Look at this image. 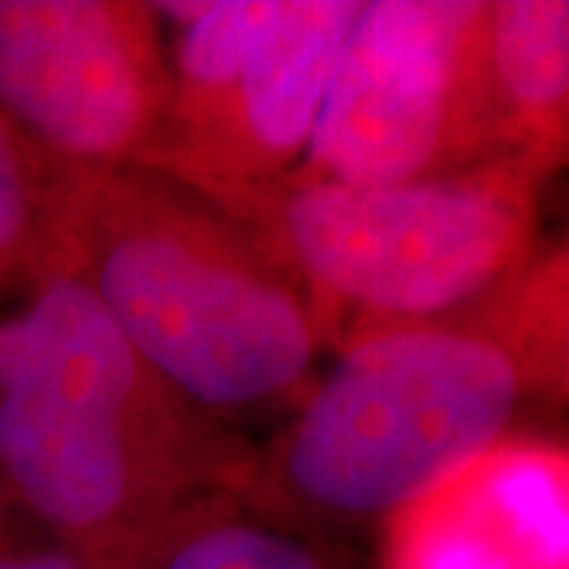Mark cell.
Here are the masks:
<instances>
[{
  "label": "cell",
  "mask_w": 569,
  "mask_h": 569,
  "mask_svg": "<svg viewBox=\"0 0 569 569\" xmlns=\"http://www.w3.org/2000/svg\"><path fill=\"white\" fill-rule=\"evenodd\" d=\"M380 569H569V437L512 430L377 526Z\"/></svg>",
  "instance_id": "obj_8"
},
{
  "label": "cell",
  "mask_w": 569,
  "mask_h": 569,
  "mask_svg": "<svg viewBox=\"0 0 569 569\" xmlns=\"http://www.w3.org/2000/svg\"><path fill=\"white\" fill-rule=\"evenodd\" d=\"M63 257L61 171L0 114V307Z\"/></svg>",
  "instance_id": "obj_11"
},
{
  "label": "cell",
  "mask_w": 569,
  "mask_h": 569,
  "mask_svg": "<svg viewBox=\"0 0 569 569\" xmlns=\"http://www.w3.org/2000/svg\"><path fill=\"white\" fill-rule=\"evenodd\" d=\"M526 284L548 342L557 406H569V241L538 250L526 266Z\"/></svg>",
  "instance_id": "obj_12"
},
{
  "label": "cell",
  "mask_w": 569,
  "mask_h": 569,
  "mask_svg": "<svg viewBox=\"0 0 569 569\" xmlns=\"http://www.w3.org/2000/svg\"><path fill=\"white\" fill-rule=\"evenodd\" d=\"M61 181V263L159 377L231 425L305 396L326 351L320 326L244 224L142 164Z\"/></svg>",
  "instance_id": "obj_3"
},
{
  "label": "cell",
  "mask_w": 569,
  "mask_h": 569,
  "mask_svg": "<svg viewBox=\"0 0 569 569\" xmlns=\"http://www.w3.org/2000/svg\"><path fill=\"white\" fill-rule=\"evenodd\" d=\"M493 159L553 178L569 164V0H490Z\"/></svg>",
  "instance_id": "obj_9"
},
{
  "label": "cell",
  "mask_w": 569,
  "mask_h": 569,
  "mask_svg": "<svg viewBox=\"0 0 569 569\" xmlns=\"http://www.w3.org/2000/svg\"><path fill=\"white\" fill-rule=\"evenodd\" d=\"M361 10L365 0H276L222 92L164 130L142 168L187 183L224 212L295 174Z\"/></svg>",
  "instance_id": "obj_7"
},
{
  "label": "cell",
  "mask_w": 569,
  "mask_h": 569,
  "mask_svg": "<svg viewBox=\"0 0 569 569\" xmlns=\"http://www.w3.org/2000/svg\"><path fill=\"white\" fill-rule=\"evenodd\" d=\"M550 406L548 377L507 282L447 317L389 326L332 367L257 447L253 512L298 526H365L437 485Z\"/></svg>",
  "instance_id": "obj_2"
},
{
  "label": "cell",
  "mask_w": 569,
  "mask_h": 569,
  "mask_svg": "<svg viewBox=\"0 0 569 569\" xmlns=\"http://www.w3.org/2000/svg\"><path fill=\"white\" fill-rule=\"evenodd\" d=\"M114 569H152V567H146L142 560H130V563H121V567H114Z\"/></svg>",
  "instance_id": "obj_14"
},
{
  "label": "cell",
  "mask_w": 569,
  "mask_h": 569,
  "mask_svg": "<svg viewBox=\"0 0 569 569\" xmlns=\"http://www.w3.org/2000/svg\"><path fill=\"white\" fill-rule=\"evenodd\" d=\"M0 569H86L0 481Z\"/></svg>",
  "instance_id": "obj_13"
},
{
  "label": "cell",
  "mask_w": 569,
  "mask_h": 569,
  "mask_svg": "<svg viewBox=\"0 0 569 569\" xmlns=\"http://www.w3.org/2000/svg\"><path fill=\"white\" fill-rule=\"evenodd\" d=\"M548 178L512 159L399 183L305 171L228 216L305 291L326 351L389 326L447 317L509 282L538 253Z\"/></svg>",
  "instance_id": "obj_4"
},
{
  "label": "cell",
  "mask_w": 569,
  "mask_h": 569,
  "mask_svg": "<svg viewBox=\"0 0 569 569\" xmlns=\"http://www.w3.org/2000/svg\"><path fill=\"white\" fill-rule=\"evenodd\" d=\"M488 7L365 0L298 171L399 183L493 159Z\"/></svg>",
  "instance_id": "obj_5"
},
{
  "label": "cell",
  "mask_w": 569,
  "mask_h": 569,
  "mask_svg": "<svg viewBox=\"0 0 569 569\" xmlns=\"http://www.w3.org/2000/svg\"><path fill=\"white\" fill-rule=\"evenodd\" d=\"M146 0H0V114L61 174L146 164L168 111Z\"/></svg>",
  "instance_id": "obj_6"
},
{
  "label": "cell",
  "mask_w": 569,
  "mask_h": 569,
  "mask_svg": "<svg viewBox=\"0 0 569 569\" xmlns=\"http://www.w3.org/2000/svg\"><path fill=\"white\" fill-rule=\"evenodd\" d=\"M152 569H332L291 529L241 497H219L164 526L140 557Z\"/></svg>",
  "instance_id": "obj_10"
},
{
  "label": "cell",
  "mask_w": 569,
  "mask_h": 569,
  "mask_svg": "<svg viewBox=\"0 0 569 569\" xmlns=\"http://www.w3.org/2000/svg\"><path fill=\"white\" fill-rule=\"evenodd\" d=\"M257 466L58 263L0 307V481L86 569H114L187 509L244 500Z\"/></svg>",
  "instance_id": "obj_1"
}]
</instances>
